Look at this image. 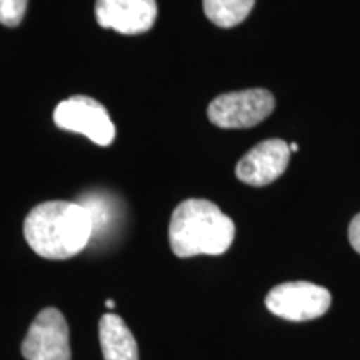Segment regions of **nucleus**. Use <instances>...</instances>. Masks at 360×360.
<instances>
[{
  "label": "nucleus",
  "instance_id": "obj_1",
  "mask_svg": "<svg viewBox=\"0 0 360 360\" xmlns=\"http://www.w3.org/2000/svg\"><path fill=\"white\" fill-rule=\"evenodd\" d=\"M24 236L40 257L65 260L75 257L89 245L94 224L80 202H44L27 215Z\"/></svg>",
  "mask_w": 360,
  "mask_h": 360
},
{
  "label": "nucleus",
  "instance_id": "obj_13",
  "mask_svg": "<svg viewBox=\"0 0 360 360\" xmlns=\"http://www.w3.org/2000/svg\"><path fill=\"white\" fill-rule=\"evenodd\" d=\"M289 148H290V152H297L299 150V146H297V143H289Z\"/></svg>",
  "mask_w": 360,
  "mask_h": 360
},
{
  "label": "nucleus",
  "instance_id": "obj_3",
  "mask_svg": "<svg viewBox=\"0 0 360 360\" xmlns=\"http://www.w3.org/2000/svg\"><path fill=\"white\" fill-rule=\"evenodd\" d=\"M276 109V97L265 89L222 94L210 102L207 115L220 129H249L267 119Z\"/></svg>",
  "mask_w": 360,
  "mask_h": 360
},
{
  "label": "nucleus",
  "instance_id": "obj_8",
  "mask_svg": "<svg viewBox=\"0 0 360 360\" xmlns=\"http://www.w3.org/2000/svg\"><path fill=\"white\" fill-rule=\"evenodd\" d=\"M96 17L103 29L125 35L150 30L157 19L155 0H97Z\"/></svg>",
  "mask_w": 360,
  "mask_h": 360
},
{
  "label": "nucleus",
  "instance_id": "obj_14",
  "mask_svg": "<svg viewBox=\"0 0 360 360\" xmlns=\"http://www.w3.org/2000/svg\"><path fill=\"white\" fill-rule=\"evenodd\" d=\"M107 307H109V309H114L115 307V302H114V300H107Z\"/></svg>",
  "mask_w": 360,
  "mask_h": 360
},
{
  "label": "nucleus",
  "instance_id": "obj_9",
  "mask_svg": "<svg viewBox=\"0 0 360 360\" xmlns=\"http://www.w3.org/2000/svg\"><path fill=\"white\" fill-rule=\"evenodd\" d=\"M98 339L105 360H139L137 342L119 315H103L98 322Z\"/></svg>",
  "mask_w": 360,
  "mask_h": 360
},
{
  "label": "nucleus",
  "instance_id": "obj_12",
  "mask_svg": "<svg viewBox=\"0 0 360 360\" xmlns=\"http://www.w3.org/2000/svg\"><path fill=\"white\" fill-rule=\"evenodd\" d=\"M349 240L354 250L360 254V214L355 215L349 225Z\"/></svg>",
  "mask_w": 360,
  "mask_h": 360
},
{
  "label": "nucleus",
  "instance_id": "obj_5",
  "mask_svg": "<svg viewBox=\"0 0 360 360\" xmlns=\"http://www.w3.org/2000/svg\"><path fill=\"white\" fill-rule=\"evenodd\" d=\"M53 122L58 129L82 134L102 147L110 146L115 139V125L109 112L96 98L87 96L62 101L53 110Z\"/></svg>",
  "mask_w": 360,
  "mask_h": 360
},
{
  "label": "nucleus",
  "instance_id": "obj_4",
  "mask_svg": "<svg viewBox=\"0 0 360 360\" xmlns=\"http://www.w3.org/2000/svg\"><path fill=\"white\" fill-rule=\"evenodd\" d=\"M332 295L326 287L312 282H285L274 287L265 297V305L277 317L305 322L322 317L330 309Z\"/></svg>",
  "mask_w": 360,
  "mask_h": 360
},
{
  "label": "nucleus",
  "instance_id": "obj_10",
  "mask_svg": "<svg viewBox=\"0 0 360 360\" xmlns=\"http://www.w3.org/2000/svg\"><path fill=\"white\" fill-rule=\"evenodd\" d=\"M254 4L255 0H204V12L212 24L231 29L249 17Z\"/></svg>",
  "mask_w": 360,
  "mask_h": 360
},
{
  "label": "nucleus",
  "instance_id": "obj_7",
  "mask_svg": "<svg viewBox=\"0 0 360 360\" xmlns=\"http://www.w3.org/2000/svg\"><path fill=\"white\" fill-rule=\"evenodd\" d=\"M290 154L289 143L281 139L260 142L238 160L236 167L237 179L247 186H269L285 172Z\"/></svg>",
  "mask_w": 360,
  "mask_h": 360
},
{
  "label": "nucleus",
  "instance_id": "obj_6",
  "mask_svg": "<svg viewBox=\"0 0 360 360\" xmlns=\"http://www.w3.org/2000/svg\"><path fill=\"white\" fill-rule=\"evenodd\" d=\"M20 352L27 360H70L69 327L60 310L44 309L34 319Z\"/></svg>",
  "mask_w": 360,
  "mask_h": 360
},
{
  "label": "nucleus",
  "instance_id": "obj_2",
  "mask_svg": "<svg viewBox=\"0 0 360 360\" xmlns=\"http://www.w3.org/2000/svg\"><path fill=\"white\" fill-rule=\"evenodd\" d=\"M233 237L236 224L210 200H184L170 219L169 242L180 259L222 255L232 245Z\"/></svg>",
  "mask_w": 360,
  "mask_h": 360
},
{
  "label": "nucleus",
  "instance_id": "obj_11",
  "mask_svg": "<svg viewBox=\"0 0 360 360\" xmlns=\"http://www.w3.org/2000/svg\"><path fill=\"white\" fill-rule=\"evenodd\" d=\"M29 0H0V24L17 27L24 20Z\"/></svg>",
  "mask_w": 360,
  "mask_h": 360
}]
</instances>
